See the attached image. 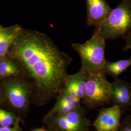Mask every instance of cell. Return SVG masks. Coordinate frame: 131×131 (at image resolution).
Here are the masks:
<instances>
[{"instance_id":"1","label":"cell","mask_w":131,"mask_h":131,"mask_svg":"<svg viewBox=\"0 0 131 131\" xmlns=\"http://www.w3.org/2000/svg\"><path fill=\"white\" fill-rule=\"evenodd\" d=\"M8 53L31 80L41 99L61 92L72 59L45 34L24 28Z\"/></svg>"},{"instance_id":"2","label":"cell","mask_w":131,"mask_h":131,"mask_svg":"<svg viewBox=\"0 0 131 131\" xmlns=\"http://www.w3.org/2000/svg\"><path fill=\"white\" fill-rule=\"evenodd\" d=\"M72 47L80 57L81 70L88 74L103 72L106 61L105 57V40L96 30L89 40L83 43H74Z\"/></svg>"},{"instance_id":"3","label":"cell","mask_w":131,"mask_h":131,"mask_svg":"<svg viewBox=\"0 0 131 131\" xmlns=\"http://www.w3.org/2000/svg\"><path fill=\"white\" fill-rule=\"evenodd\" d=\"M96 28L95 30L105 40L126 36L131 29V0H122Z\"/></svg>"},{"instance_id":"4","label":"cell","mask_w":131,"mask_h":131,"mask_svg":"<svg viewBox=\"0 0 131 131\" xmlns=\"http://www.w3.org/2000/svg\"><path fill=\"white\" fill-rule=\"evenodd\" d=\"M83 101L91 108L111 102V84L104 72L88 75Z\"/></svg>"},{"instance_id":"5","label":"cell","mask_w":131,"mask_h":131,"mask_svg":"<svg viewBox=\"0 0 131 131\" xmlns=\"http://www.w3.org/2000/svg\"><path fill=\"white\" fill-rule=\"evenodd\" d=\"M4 86L6 98L14 107L21 110L26 107L31 92L27 83L21 79L11 80L5 82Z\"/></svg>"},{"instance_id":"6","label":"cell","mask_w":131,"mask_h":131,"mask_svg":"<svg viewBox=\"0 0 131 131\" xmlns=\"http://www.w3.org/2000/svg\"><path fill=\"white\" fill-rule=\"evenodd\" d=\"M121 115V108L115 105L102 109L94 122L96 131H118Z\"/></svg>"},{"instance_id":"7","label":"cell","mask_w":131,"mask_h":131,"mask_svg":"<svg viewBox=\"0 0 131 131\" xmlns=\"http://www.w3.org/2000/svg\"><path fill=\"white\" fill-rule=\"evenodd\" d=\"M88 26L97 27L107 18L112 9L105 0H85Z\"/></svg>"},{"instance_id":"8","label":"cell","mask_w":131,"mask_h":131,"mask_svg":"<svg viewBox=\"0 0 131 131\" xmlns=\"http://www.w3.org/2000/svg\"><path fill=\"white\" fill-rule=\"evenodd\" d=\"M88 75L81 69L74 74H68L62 90L70 96L83 100Z\"/></svg>"},{"instance_id":"9","label":"cell","mask_w":131,"mask_h":131,"mask_svg":"<svg viewBox=\"0 0 131 131\" xmlns=\"http://www.w3.org/2000/svg\"><path fill=\"white\" fill-rule=\"evenodd\" d=\"M111 102L122 109L131 105V83L118 79L111 83Z\"/></svg>"},{"instance_id":"10","label":"cell","mask_w":131,"mask_h":131,"mask_svg":"<svg viewBox=\"0 0 131 131\" xmlns=\"http://www.w3.org/2000/svg\"><path fill=\"white\" fill-rule=\"evenodd\" d=\"M23 29L24 28L19 25L2 27L0 29V58L8 53L10 48Z\"/></svg>"},{"instance_id":"11","label":"cell","mask_w":131,"mask_h":131,"mask_svg":"<svg viewBox=\"0 0 131 131\" xmlns=\"http://www.w3.org/2000/svg\"><path fill=\"white\" fill-rule=\"evenodd\" d=\"M131 66V57L127 59L117 61L106 60L103 68L105 74L111 76L115 80L118 79L119 75Z\"/></svg>"},{"instance_id":"12","label":"cell","mask_w":131,"mask_h":131,"mask_svg":"<svg viewBox=\"0 0 131 131\" xmlns=\"http://www.w3.org/2000/svg\"><path fill=\"white\" fill-rule=\"evenodd\" d=\"M20 70L21 69L16 61L0 60V77L16 76L20 74Z\"/></svg>"},{"instance_id":"13","label":"cell","mask_w":131,"mask_h":131,"mask_svg":"<svg viewBox=\"0 0 131 131\" xmlns=\"http://www.w3.org/2000/svg\"><path fill=\"white\" fill-rule=\"evenodd\" d=\"M16 120V117L11 113L0 108V126L7 127L12 125Z\"/></svg>"},{"instance_id":"14","label":"cell","mask_w":131,"mask_h":131,"mask_svg":"<svg viewBox=\"0 0 131 131\" xmlns=\"http://www.w3.org/2000/svg\"><path fill=\"white\" fill-rule=\"evenodd\" d=\"M0 131H21L20 128L19 126L18 121L16 122V124L13 127H3L0 128Z\"/></svg>"},{"instance_id":"15","label":"cell","mask_w":131,"mask_h":131,"mask_svg":"<svg viewBox=\"0 0 131 131\" xmlns=\"http://www.w3.org/2000/svg\"><path fill=\"white\" fill-rule=\"evenodd\" d=\"M131 49V29L126 35V43L124 47L125 51Z\"/></svg>"},{"instance_id":"16","label":"cell","mask_w":131,"mask_h":131,"mask_svg":"<svg viewBox=\"0 0 131 131\" xmlns=\"http://www.w3.org/2000/svg\"><path fill=\"white\" fill-rule=\"evenodd\" d=\"M131 131V123H126L123 125L119 131Z\"/></svg>"},{"instance_id":"17","label":"cell","mask_w":131,"mask_h":131,"mask_svg":"<svg viewBox=\"0 0 131 131\" xmlns=\"http://www.w3.org/2000/svg\"><path fill=\"white\" fill-rule=\"evenodd\" d=\"M33 131H47L44 129H37V130H34Z\"/></svg>"},{"instance_id":"18","label":"cell","mask_w":131,"mask_h":131,"mask_svg":"<svg viewBox=\"0 0 131 131\" xmlns=\"http://www.w3.org/2000/svg\"><path fill=\"white\" fill-rule=\"evenodd\" d=\"M130 113H131V106H130Z\"/></svg>"},{"instance_id":"19","label":"cell","mask_w":131,"mask_h":131,"mask_svg":"<svg viewBox=\"0 0 131 131\" xmlns=\"http://www.w3.org/2000/svg\"><path fill=\"white\" fill-rule=\"evenodd\" d=\"M2 26H1V25H0V29H1V28H2Z\"/></svg>"},{"instance_id":"20","label":"cell","mask_w":131,"mask_h":131,"mask_svg":"<svg viewBox=\"0 0 131 131\" xmlns=\"http://www.w3.org/2000/svg\"><path fill=\"white\" fill-rule=\"evenodd\" d=\"M0 98H1V91H0Z\"/></svg>"}]
</instances>
